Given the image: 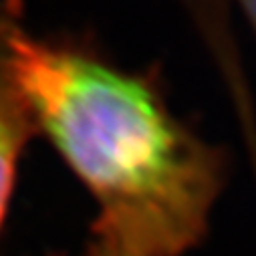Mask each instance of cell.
I'll list each match as a JSON object with an SVG mask.
<instances>
[{"mask_svg":"<svg viewBox=\"0 0 256 256\" xmlns=\"http://www.w3.org/2000/svg\"><path fill=\"white\" fill-rule=\"evenodd\" d=\"M85 256H130V254H125L113 246H107L103 242H97V240H89L87 244V250H85Z\"/></svg>","mask_w":256,"mask_h":256,"instance_id":"4","label":"cell"},{"mask_svg":"<svg viewBox=\"0 0 256 256\" xmlns=\"http://www.w3.org/2000/svg\"><path fill=\"white\" fill-rule=\"evenodd\" d=\"M34 134L24 101L0 67V230L8 214L22 152Z\"/></svg>","mask_w":256,"mask_h":256,"instance_id":"2","label":"cell"},{"mask_svg":"<svg viewBox=\"0 0 256 256\" xmlns=\"http://www.w3.org/2000/svg\"><path fill=\"white\" fill-rule=\"evenodd\" d=\"M0 67L95 200L93 240L130 256L202 244L228 156L176 113L156 71L125 69L89 38L32 32L16 0H0Z\"/></svg>","mask_w":256,"mask_h":256,"instance_id":"1","label":"cell"},{"mask_svg":"<svg viewBox=\"0 0 256 256\" xmlns=\"http://www.w3.org/2000/svg\"><path fill=\"white\" fill-rule=\"evenodd\" d=\"M232 2L240 8L246 24L250 26V30L256 36V0H232Z\"/></svg>","mask_w":256,"mask_h":256,"instance_id":"3","label":"cell"}]
</instances>
